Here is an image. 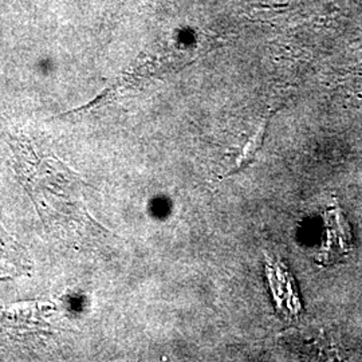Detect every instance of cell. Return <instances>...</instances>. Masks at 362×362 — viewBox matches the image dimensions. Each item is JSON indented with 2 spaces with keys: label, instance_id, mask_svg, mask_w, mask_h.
Returning <instances> with one entry per match:
<instances>
[{
  "label": "cell",
  "instance_id": "obj_1",
  "mask_svg": "<svg viewBox=\"0 0 362 362\" xmlns=\"http://www.w3.org/2000/svg\"><path fill=\"white\" fill-rule=\"evenodd\" d=\"M267 122H269V121L266 119V121L260 125V128L257 130V133L251 137V140L248 141V144L245 146V149L242 151V155L239 156V158L236 160V165H235V168L230 172V175H233L236 170H240V169L245 168V167H247V165L254 160V157L258 153V151L260 149L262 144H263V139H264L266 129H267Z\"/></svg>",
  "mask_w": 362,
  "mask_h": 362
}]
</instances>
